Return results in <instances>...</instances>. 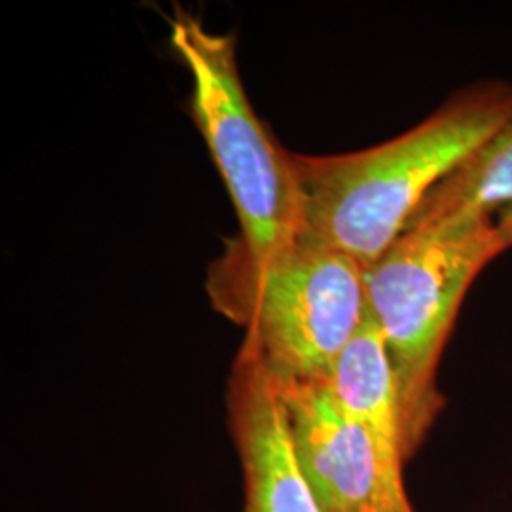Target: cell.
Instances as JSON below:
<instances>
[{"instance_id": "10", "label": "cell", "mask_w": 512, "mask_h": 512, "mask_svg": "<svg viewBox=\"0 0 512 512\" xmlns=\"http://www.w3.org/2000/svg\"><path fill=\"white\" fill-rule=\"evenodd\" d=\"M353 512H380L378 511V507H365V509H359V511Z\"/></svg>"}, {"instance_id": "3", "label": "cell", "mask_w": 512, "mask_h": 512, "mask_svg": "<svg viewBox=\"0 0 512 512\" xmlns=\"http://www.w3.org/2000/svg\"><path fill=\"white\" fill-rule=\"evenodd\" d=\"M365 270L304 239L253 256L234 238L209 266L205 289L213 308L245 330L239 351L274 378H329L365 323Z\"/></svg>"}, {"instance_id": "5", "label": "cell", "mask_w": 512, "mask_h": 512, "mask_svg": "<svg viewBox=\"0 0 512 512\" xmlns=\"http://www.w3.org/2000/svg\"><path fill=\"white\" fill-rule=\"evenodd\" d=\"M294 456L325 512L378 507V465L365 431L340 404L329 378H274Z\"/></svg>"}, {"instance_id": "6", "label": "cell", "mask_w": 512, "mask_h": 512, "mask_svg": "<svg viewBox=\"0 0 512 512\" xmlns=\"http://www.w3.org/2000/svg\"><path fill=\"white\" fill-rule=\"evenodd\" d=\"M226 403L243 473L241 512H325L298 467L274 376L243 351L234 361Z\"/></svg>"}, {"instance_id": "7", "label": "cell", "mask_w": 512, "mask_h": 512, "mask_svg": "<svg viewBox=\"0 0 512 512\" xmlns=\"http://www.w3.org/2000/svg\"><path fill=\"white\" fill-rule=\"evenodd\" d=\"M330 385L349 416L365 431L378 465V511L414 512L404 490L403 412L393 365L372 317L338 357Z\"/></svg>"}, {"instance_id": "9", "label": "cell", "mask_w": 512, "mask_h": 512, "mask_svg": "<svg viewBox=\"0 0 512 512\" xmlns=\"http://www.w3.org/2000/svg\"><path fill=\"white\" fill-rule=\"evenodd\" d=\"M495 228H497V236L503 245V249H511L512 247V203L503 207L501 211L495 213Z\"/></svg>"}, {"instance_id": "8", "label": "cell", "mask_w": 512, "mask_h": 512, "mask_svg": "<svg viewBox=\"0 0 512 512\" xmlns=\"http://www.w3.org/2000/svg\"><path fill=\"white\" fill-rule=\"evenodd\" d=\"M511 203L512 116L467 162L429 192L412 219H437L467 209L495 215Z\"/></svg>"}, {"instance_id": "2", "label": "cell", "mask_w": 512, "mask_h": 512, "mask_svg": "<svg viewBox=\"0 0 512 512\" xmlns=\"http://www.w3.org/2000/svg\"><path fill=\"white\" fill-rule=\"evenodd\" d=\"M503 251L495 215L467 209L410 219L365 270L368 315L395 372L408 458L444 406L437 372L461 302L476 275Z\"/></svg>"}, {"instance_id": "1", "label": "cell", "mask_w": 512, "mask_h": 512, "mask_svg": "<svg viewBox=\"0 0 512 512\" xmlns=\"http://www.w3.org/2000/svg\"><path fill=\"white\" fill-rule=\"evenodd\" d=\"M512 116V84L454 93L418 126L382 145L332 156L293 154L300 234L357 258L384 255L429 192L467 162Z\"/></svg>"}, {"instance_id": "4", "label": "cell", "mask_w": 512, "mask_h": 512, "mask_svg": "<svg viewBox=\"0 0 512 512\" xmlns=\"http://www.w3.org/2000/svg\"><path fill=\"white\" fill-rule=\"evenodd\" d=\"M169 44L192 78V118L236 207V239L253 256L293 245L300 198L291 152L256 116L241 82L236 38L213 33L179 6L169 19Z\"/></svg>"}]
</instances>
